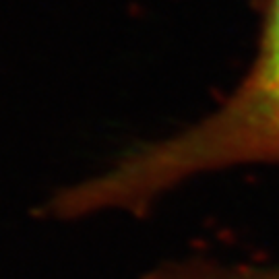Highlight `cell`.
I'll return each instance as SVG.
<instances>
[{"label":"cell","instance_id":"6da1fadb","mask_svg":"<svg viewBox=\"0 0 279 279\" xmlns=\"http://www.w3.org/2000/svg\"><path fill=\"white\" fill-rule=\"evenodd\" d=\"M248 164L279 166V0L267 3L254 60L219 108L62 188L48 211L68 221L106 211L138 215L186 180Z\"/></svg>","mask_w":279,"mask_h":279},{"label":"cell","instance_id":"7a4b0ae2","mask_svg":"<svg viewBox=\"0 0 279 279\" xmlns=\"http://www.w3.org/2000/svg\"><path fill=\"white\" fill-rule=\"evenodd\" d=\"M221 279H279V267H258L238 263L225 271Z\"/></svg>","mask_w":279,"mask_h":279}]
</instances>
